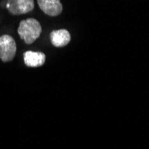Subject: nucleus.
<instances>
[{"label":"nucleus","mask_w":149,"mask_h":149,"mask_svg":"<svg viewBox=\"0 0 149 149\" xmlns=\"http://www.w3.org/2000/svg\"><path fill=\"white\" fill-rule=\"evenodd\" d=\"M41 25L34 18L22 20L18 28V34L26 44H32L36 41L41 34Z\"/></svg>","instance_id":"f257e3e1"},{"label":"nucleus","mask_w":149,"mask_h":149,"mask_svg":"<svg viewBox=\"0 0 149 149\" xmlns=\"http://www.w3.org/2000/svg\"><path fill=\"white\" fill-rule=\"evenodd\" d=\"M16 53L15 40L10 35L5 34L0 37V60L4 63L13 59Z\"/></svg>","instance_id":"f03ea898"},{"label":"nucleus","mask_w":149,"mask_h":149,"mask_svg":"<svg viewBox=\"0 0 149 149\" xmlns=\"http://www.w3.org/2000/svg\"><path fill=\"white\" fill-rule=\"evenodd\" d=\"M6 8L12 15H24L34 9V1L32 0H9L6 2Z\"/></svg>","instance_id":"7ed1b4c3"},{"label":"nucleus","mask_w":149,"mask_h":149,"mask_svg":"<svg viewBox=\"0 0 149 149\" xmlns=\"http://www.w3.org/2000/svg\"><path fill=\"white\" fill-rule=\"evenodd\" d=\"M38 5L46 15L57 16L63 11V5L59 0H38Z\"/></svg>","instance_id":"20e7f679"},{"label":"nucleus","mask_w":149,"mask_h":149,"mask_svg":"<svg viewBox=\"0 0 149 149\" xmlns=\"http://www.w3.org/2000/svg\"><path fill=\"white\" fill-rule=\"evenodd\" d=\"M24 63L28 67H39L46 62V56L42 52L26 51L23 55Z\"/></svg>","instance_id":"39448f33"},{"label":"nucleus","mask_w":149,"mask_h":149,"mask_svg":"<svg viewBox=\"0 0 149 149\" xmlns=\"http://www.w3.org/2000/svg\"><path fill=\"white\" fill-rule=\"evenodd\" d=\"M50 40L53 46L62 47L68 45L71 41V34L67 30L53 31L50 33Z\"/></svg>","instance_id":"423d86ee"}]
</instances>
